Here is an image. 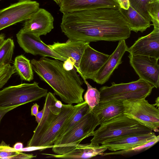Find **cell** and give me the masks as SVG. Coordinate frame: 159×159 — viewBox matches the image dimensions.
<instances>
[{"label":"cell","instance_id":"obj_1","mask_svg":"<svg viewBox=\"0 0 159 159\" xmlns=\"http://www.w3.org/2000/svg\"><path fill=\"white\" fill-rule=\"evenodd\" d=\"M60 27L69 39L89 43L125 40L130 37L131 31L120 8L64 13Z\"/></svg>","mask_w":159,"mask_h":159},{"label":"cell","instance_id":"obj_2","mask_svg":"<svg viewBox=\"0 0 159 159\" xmlns=\"http://www.w3.org/2000/svg\"><path fill=\"white\" fill-rule=\"evenodd\" d=\"M30 62L33 70L40 78L50 86L54 94L69 104H79L84 101V81L75 68L67 70L63 67V61L42 57L39 60L32 59Z\"/></svg>","mask_w":159,"mask_h":159},{"label":"cell","instance_id":"obj_3","mask_svg":"<svg viewBox=\"0 0 159 159\" xmlns=\"http://www.w3.org/2000/svg\"><path fill=\"white\" fill-rule=\"evenodd\" d=\"M81 103L75 105L63 104L61 111L58 114L52 112L50 104L44 105L42 118L28 142L27 147L53 145L63 126L76 112Z\"/></svg>","mask_w":159,"mask_h":159},{"label":"cell","instance_id":"obj_4","mask_svg":"<svg viewBox=\"0 0 159 159\" xmlns=\"http://www.w3.org/2000/svg\"><path fill=\"white\" fill-rule=\"evenodd\" d=\"M100 125L99 128L94 131L91 142L102 144L126 135L148 133L152 131L125 114Z\"/></svg>","mask_w":159,"mask_h":159},{"label":"cell","instance_id":"obj_5","mask_svg":"<svg viewBox=\"0 0 159 159\" xmlns=\"http://www.w3.org/2000/svg\"><path fill=\"white\" fill-rule=\"evenodd\" d=\"M99 125L97 117L90 111L70 130L55 141L52 151L57 154H62L72 151L84 139L93 136Z\"/></svg>","mask_w":159,"mask_h":159},{"label":"cell","instance_id":"obj_6","mask_svg":"<svg viewBox=\"0 0 159 159\" xmlns=\"http://www.w3.org/2000/svg\"><path fill=\"white\" fill-rule=\"evenodd\" d=\"M154 88L152 84L140 79L127 83L113 82L110 86H102L99 89L100 102L146 98Z\"/></svg>","mask_w":159,"mask_h":159},{"label":"cell","instance_id":"obj_7","mask_svg":"<svg viewBox=\"0 0 159 159\" xmlns=\"http://www.w3.org/2000/svg\"><path fill=\"white\" fill-rule=\"evenodd\" d=\"M47 93V89L40 87L35 81L9 86L0 90V109L38 100Z\"/></svg>","mask_w":159,"mask_h":159},{"label":"cell","instance_id":"obj_8","mask_svg":"<svg viewBox=\"0 0 159 159\" xmlns=\"http://www.w3.org/2000/svg\"><path fill=\"white\" fill-rule=\"evenodd\" d=\"M146 98L129 99L123 101L124 114L152 131H159V110Z\"/></svg>","mask_w":159,"mask_h":159},{"label":"cell","instance_id":"obj_9","mask_svg":"<svg viewBox=\"0 0 159 159\" xmlns=\"http://www.w3.org/2000/svg\"><path fill=\"white\" fill-rule=\"evenodd\" d=\"M35 1L26 0L11 4L0 9V31L31 18L39 8Z\"/></svg>","mask_w":159,"mask_h":159},{"label":"cell","instance_id":"obj_10","mask_svg":"<svg viewBox=\"0 0 159 159\" xmlns=\"http://www.w3.org/2000/svg\"><path fill=\"white\" fill-rule=\"evenodd\" d=\"M128 57L130 65L139 79L158 88L159 87L158 60L147 56L130 54Z\"/></svg>","mask_w":159,"mask_h":159},{"label":"cell","instance_id":"obj_11","mask_svg":"<svg viewBox=\"0 0 159 159\" xmlns=\"http://www.w3.org/2000/svg\"><path fill=\"white\" fill-rule=\"evenodd\" d=\"M20 46L26 52L42 57H49L64 61L66 60L43 43L40 36L20 29L16 34Z\"/></svg>","mask_w":159,"mask_h":159},{"label":"cell","instance_id":"obj_12","mask_svg":"<svg viewBox=\"0 0 159 159\" xmlns=\"http://www.w3.org/2000/svg\"><path fill=\"white\" fill-rule=\"evenodd\" d=\"M109 55L95 50L88 44L81 57L77 72L82 79L92 80Z\"/></svg>","mask_w":159,"mask_h":159},{"label":"cell","instance_id":"obj_13","mask_svg":"<svg viewBox=\"0 0 159 159\" xmlns=\"http://www.w3.org/2000/svg\"><path fill=\"white\" fill-rule=\"evenodd\" d=\"M129 54L159 58V28H154L148 34L139 38L134 44L128 48Z\"/></svg>","mask_w":159,"mask_h":159},{"label":"cell","instance_id":"obj_14","mask_svg":"<svg viewBox=\"0 0 159 159\" xmlns=\"http://www.w3.org/2000/svg\"><path fill=\"white\" fill-rule=\"evenodd\" d=\"M128 47L123 40L119 41L115 50L92 79L98 84H103L108 81L114 70L122 63V58Z\"/></svg>","mask_w":159,"mask_h":159},{"label":"cell","instance_id":"obj_15","mask_svg":"<svg viewBox=\"0 0 159 159\" xmlns=\"http://www.w3.org/2000/svg\"><path fill=\"white\" fill-rule=\"evenodd\" d=\"M54 18L45 9L39 8L30 18L25 21L22 30L40 36L46 35L54 28Z\"/></svg>","mask_w":159,"mask_h":159},{"label":"cell","instance_id":"obj_16","mask_svg":"<svg viewBox=\"0 0 159 159\" xmlns=\"http://www.w3.org/2000/svg\"><path fill=\"white\" fill-rule=\"evenodd\" d=\"M156 136L152 131L148 133L132 134L104 143L102 145L112 152L126 151L149 141Z\"/></svg>","mask_w":159,"mask_h":159},{"label":"cell","instance_id":"obj_17","mask_svg":"<svg viewBox=\"0 0 159 159\" xmlns=\"http://www.w3.org/2000/svg\"><path fill=\"white\" fill-rule=\"evenodd\" d=\"M59 6L63 14L99 8H120L116 0H61Z\"/></svg>","mask_w":159,"mask_h":159},{"label":"cell","instance_id":"obj_18","mask_svg":"<svg viewBox=\"0 0 159 159\" xmlns=\"http://www.w3.org/2000/svg\"><path fill=\"white\" fill-rule=\"evenodd\" d=\"M89 43L69 39L66 42H55L49 47L66 60L70 58L75 63L77 70L80 60L84 50Z\"/></svg>","mask_w":159,"mask_h":159},{"label":"cell","instance_id":"obj_19","mask_svg":"<svg viewBox=\"0 0 159 159\" xmlns=\"http://www.w3.org/2000/svg\"><path fill=\"white\" fill-rule=\"evenodd\" d=\"M107 148L102 145L91 142L89 143L80 144L72 151L62 154L42 153L47 155L46 157L61 159H88L98 155L102 156Z\"/></svg>","mask_w":159,"mask_h":159},{"label":"cell","instance_id":"obj_20","mask_svg":"<svg viewBox=\"0 0 159 159\" xmlns=\"http://www.w3.org/2000/svg\"><path fill=\"white\" fill-rule=\"evenodd\" d=\"M123 100L100 102L92 112L97 117L99 125L124 114Z\"/></svg>","mask_w":159,"mask_h":159},{"label":"cell","instance_id":"obj_21","mask_svg":"<svg viewBox=\"0 0 159 159\" xmlns=\"http://www.w3.org/2000/svg\"><path fill=\"white\" fill-rule=\"evenodd\" d=\"M120 9L131 31L142 33L152 25L150 21L140 15L130 6L127 10Z\"/></svg>","mask_w":159,"mask_h":159},{"label":"cell","instance_id":"obj_22","mask_svg":"<svg viewBox=\"0 0 159 159\" xmlns=\"http://www.w3.org/2000/svg\"><path fill=\"white\" fill-rule=\"evenodd\" d=\"M16 73L21 79L30 82L34 79V73L30 61L23 55L17 56L13 62Z\"/></svg>","mask_w":159,"mask_h":159},{"label":"cell","instance_id":"obj_23","mask_svg":"<svg viewBox=\"0 0 159 159\" xmlns=\"http://www.w3.org/2000/svg\"><path fill=\"white\" fill-rule=\"evenodd\" d=\"M89 111V107L85 101L81 103L76 112L63 126L56 140L67 133Z\"/></svg>","mask_w":159,"mask_h":159},{"label":"cell","instance_id":"obj_24","mask_svg":"<svg viewBox=\"0 0 159 159\" xmlns=\"http://www.w3.org/2000/svg\"><path fill=\"white\" fill-rule=\"evenodd\" d=\"M14 48V41L11 38L5 39L0 46V68L10 64Z\"/></svg>","mask_w":159,"mask_h":159},{"label":"cell","instance_id":"obj_25","mask_svg":"<svg viewBox=\"0 0 159 159\" xmlns=\"http://www.w3.org/2000/svg\"><path fill=\"white\" fill-rule=\"evenodd\" d=\"M87 86V90L84 95V99L88 105L89 110L92 111L93 109L99 103L100 99V93L96 88L93 87L87 81L83 79Z\"/></svg>","mask_w":159,"mask_h":159},{"label":"cell","instance_id":"obj_26","mask_svg":"<svg viewBox=\"0 0 159 159\" xmlns=\"http://www.w3.org/2000/svg\"><path fill=\"white\" fill-rule=\"evenodd\" d=\"M147 11L154 28H159V0L149 2Z\"/></svg>","mask_w":159,"mask_h":159},{"label":"cell","instance_id":"obj_27","mask_svg":"<svg viewBox=\"0 0 159 159\" xmlns=\"http://www.w3.org/2000/svg\"><path fill=\"white\" fill-rule=\"evenodd\" d=\"M130 6L142 16L151 22L147 11L149 0H129Z\"/></svg>","mask_w":159,"mask_h":159},{"label":"cell","instance_id":"obj_28","mask_svg":"<svg viewBox=\"0 0 159 159\" xmlns=\"http://www.w3.org/2000/svg\"><path fill=\"white\" fill-rule=\"evenodd\" d=\"M15 73L13 66L10 64L0 68V89L7 83L12 75Z\"/></svg>","mask_w":159,"mask_h":159},{"label":"cell","instance_id":"obj_29","mask_svg":"<svg viewBox=\"0 0 159 159\" xmlns=\"http://www.w3.org/2000/svg\"><path fill=\"white\" fill-rule=\"evenodd\" d=\"M159 141V136H156L154 139L149 141L126 151H119L118 153L119 154H122L130 152H139L143 150H146L156 144Z\"/></svg>","mask_w":159,"mask_h":159},{"label":"cell","instance_id":"obj_30","mask_svg":"<svg viewBox=\"0 0 159 159\" xmlns=\"http://www.w3.org/2000/svg\"><path fill=\"white\" fill-rule=\"evenodd\" d=\"M18 152L7 144L3 141L0 144V158L10 159Z\"/></svg>","mask_w":159,"mask_h":159},{"label":"cell","instance_id":"obj_31","mask_svg":"<svg viewBox=\"0 0 159 159\" xmlns=\"http://www.w3.org/2000/svg\"><path fill=\"white\" fill-rule=\"evenodd\" d=\"M36 157V155L33 154H27L19 151L15 155L11 157L10 159H28Z\"/></svg>","mask_w":159,"mask_h":159},{"label":"cell","instance_id":"obj_32","mask_svg":"<svg viewBox=\"0 0 159 159\" xmlns=\"http://www.w3.org/2000/svg\"><path fill=\"white\" fill-rule=\"evenodd\" d=\"M75 63L70 58L67 59L63 61V67L67 70H70L73 69L75 67Z\"/></svg>","mask_w":159,"mask_h":159},{"label":"cell","instance_id":"obj_33","mask_svg":"<svg viewBox=\"0 0 159 159\" xmlns=\"http://www.w3.org/2000/svg\"><path fill=\"white\" fill-rule=\"evenodd\" d=\"M118 3L120 8L125 10H128L129 6V0H116Z\"/></svg>","mask_w":159,"mask_h":159},{"label":"cell","instance_id":"obj_34","mask_svg":"<svg viewBox=\"0 0 159 159\" xmlns=\"http://www.w3.org/2000/svg\"><path fill=\"white\" fill-rule=\"evenodd\" d=\"M19 106H16L5 109H0V123L2 118L7 113Z\"/></svg>","mask_w":159,"mask_h":159},{"label":"cell","instance_id":"obj_35","mask_svg":"<svg viewBox=\"0 0 159 159\" xmlns=\"http://www.w3.org/2000/svg\"><path fill=\"white\" fill-rule=\"evenodd\" d=\"M39 106L35 103L32 106L31 115L32 116H35L39 112Z\"/></svg>","mask_w":159,"mask_h":159},{"label":"cell","instance_id":"obj_36","mask_svg":"<svg viewBox=\"0 0 159 159\" xmlns=\"http://www.w3.org/2000/svg\"><path fill=\"white\" fill-rule=\"evenodd\" d=\"M44 111V108L43 107L42 109L39 111L37 115L35 116L36 121L38 123H39L40 121L43 114Z\"/></svg>","mask_w":159,"mask_h":159},{"label":"cell","instance_id":"obj_37","mask_svg":"<svg viewBox=\"0 0 159 159\" xmlns=\"http://www.w3.org/2000/svg\"><path fill=\"white\" fill-rule=\"evenodd\" d=\"M13 148L16 151L20 152L23 148V144L21 143L17 142L14 145Z\"/></svg>","mask_w":159,"mask_h":159},{"label":"cell","instance_id":"obj_38","mask_svg":"<svg viewBox=\"0 0 159 159\" xmlns=\"http://www.w3.org/2000/svg\"><path fill=\"white\" fill-rule=\"evenodd\" d=\"M5 34L3 33H1L0 34V46L5 40Z\"/></svg>","mask_w":159,"mask_h":159},{"label":"cell","instance_id":"obj_39","mask_svg":"<svg viewBox=\"0 0 159 159\" xmlns=\"http://www.w3.org/2000/svg\"><path fill=\"white\" fill-rule=\"evenodd\" d=\"M154 105L156 106L157 107L159 108V97H158L155 100V103Z\"/></svg>","mask_w":159,"mask_h":159},{"label":"cell","instance_id":"obj_40","mask_svg":"<svg viewBox=\"0 0 159 159\" xmlns=\"http://www.w3.org/2000/svg\"><path fill=\"white\" fill-rule=\"evenodd\" d=\"M59 6L61 4V0H52Z\"/></svg>","mask_w":159,"mask_h":159},{"label":"cell","instance_id":"obj_41","mask_svg":"<svg viewBox=\"0 0 159 159\" xmlns=\"http://www.w3.org/2000/svg\"><path fill=\"white\" fill-rule=\"evenodd\" d=\"M150 2H153L154 1H155V0H149Z\"/></svg>","mask_w":159,"mask_h":159},{"label":"cell","instance_id":"obj_42","mask_svg":"<svg viewBox=\"0 0 159 159\" xmlns=\"http://www.w3.org/2000/svg\"><path fill=\"white\" fill-rule=\"evenodd\" d=\"M18 1H24V0H18Z\"/></svg>","mask_w":159,"mask_h":159},{"label":"cell","instance_id":"obj_43","mask_svg":"<svg viewBox=\"0 0 159 159\" xmlns=\"http://www.w3.org/2000/svg\"></svg>","mask_w":159,"mask_h":159}]
</instances>
